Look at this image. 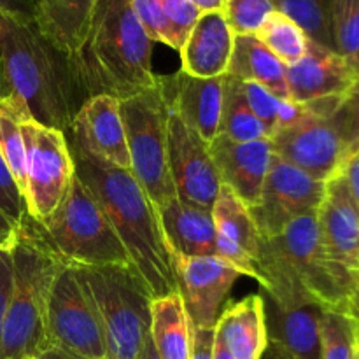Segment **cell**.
<instances>
[{
	"instance_id": "cell-1",
	"label": "cell",
	"mask_w": 359,
	"mask_h": 359,
	"mask_svg": "<svg viewBox=\"0 0 359 359\" xmlns=\"http://www.w3.org/2000/svg\"><path fill=\"white\" fill-rule=\"evenodd\" d=\"M76 177L90 191L125 245L133 269L151 297L177 293L172 252L161 230L158 210L126 168H119L65 135Z\"/></svg>"
},
{
	"instance_id": "cell-2",
	"label": "cell",
	"mask_w": 359,
	"mask_h": 359,
	"mask_svg": "<svg viewBox=\"0 0 359 359\" xmlns=\"http://www.w3.org/2000/svg\"><path fill=\"white\" fill-rule=\"evenodd\" d=\"M0 95L20 100L32 119L67 133L88 97L72 56L53 46L35 23L0 13Z\"/></svg>"
},
{
	"instance_id": "cell-3",
	"label": "cell",
	"mask_w": 359,
	"mask_h": 359,
	"mask_svg": "<svg viewBox=\"0 0 359 359\" xmlns=\"http://www.w3.org/2000/svg\"><path fill=\"white\" fill-rule=\"evenodd\" d=\"M258 283L280 309L319 304L326 311L347 312L354 276L337 265L323 245L318 212L294 219L283 233L263 241L258 255Z\"/></svg>"
},
{
	"instance_id": "cell-4",
	"label": "cell",
	"mask_w": 359,
	"mask_h": 359,
	"mask_svg": "<svg viewBox=\"0 0 359 359\" xmlns=\"http://www.w3.org/2000/svg\"><path fill=\"white\" fill-rule=\"evenodd\" d=\"M153 44L130 0H98L86 39L72 56L88 97L125 100L154 86Z\"/></svg>"
},
{
	"instance_id": "cell-5",
	"label": "cell",
	"mask_w": 359,
	"mask_h": 359,
	"mask_svg": "<svg viewBox=\"0 0 359 359\" xmlns=\"http://www.w3.org/2000/svg\"><path fill=\"white\" fill-rule=\"evenodd\" d=\"M13 293L0 344V359H37L51 347L48 305L53 284L67 265L49 245L41 223L27 216L14 231Z\"/></svg>"
},
{
	"instance_id": "cell-6",
	"label": "cell",
	"mask_w": 359,
	"mask_h": 359,
	"mask_svg": "<svg viewBox=\"0 0 359 359\" xmlns=\"http://www.w3.org/2000/svg\"><path fill=\"white\" fill-rule=\"evenodd\" d=\"M88 284L104 330L107 359H139L151 330V297L130 265L77 266Z\"/></svg>"
},
{
	"instance_id": "cell-7",
	"label": "cell",
	"mask_w": 359,
	"mask_h": 359,
	"mask_svg": "<svg viewBox=\"0 0 359 359\" xmlns=\"http://www.w3.org/2000/svg\"><path fill=\"white\" fill-rule=\"evenodd\" d=\"M41 226L53 251L67 265L133 266L112 224L77 177L51 217Z\"/></svg>"
},
{
	"instance_id": "cell-8",
	"label": "cell",
	"mask_w": 359,
	"mask_h": 359,
	"mask_svg": "<svg viewBox=\"0 0 359 359\" xmlns=\"http://www.w3.org/2000/svg\"><path fill=\"white\" fill-rule=\"evenodd\" d=\"M126 144L130 154V172L160 210L174 196L175 186L168 168V104L160 81L133 97L119 102Z\"/></svg>"
},
{
	"instance_id": "cell-9",
	"label": "cell",
	"mask_w": 359,
	"mask_h": 359,
	"mask_svg": "<svg viewBox=\"0 0 359 359\" xmlns=\"http://www.w3.org/2000/svg\"><path fill=\"white\" fill-rule=\"evenodd\" d=\"M25 140V202L28 216L46 223L69 191L76 167L65 133L41 125L32 116L21 119Z\"/></svg>"
},
{
	"instance_id": "cell-10",
	"label": "cell",
	"mask_w": 359,
	"mask_h": 359,
	"mask_svg": "<svg viewBox=\"0 0 359 359\" xmlns=\"http://www.w3.org/2000/svg\"><path fill=\"white\" fill-rule=\"evenodd\" d=\"M339 98L311 102L297 121L277 128L270 137L273 154L318 181L335 177L347 161L339 133L330 121Z\"/></svg>"
},
{
	"instance_id": "cell-11",
	"label": "cell",
	"mask_w": 359,
	"mask_h": 359,
	"mask_svg": "<svg viewBox=\"0 0 359 359\" xmlns=\"http://www.w3.org/2000/svg\"><path fill=\"white\" fill-rule=\"evenodd\" d=\"M48 337L51 346L83 358L107 359L100 316L77 266H63L53 284L48 305Z\"/></svg>"
},
{
	"instance_id": "cell-12",
	"label": "cell",
	"mask_w": 359,
	"mask_h": 359,
	"mask_svg": "<svg viewBox=\"0 0 359 359\" xmlns=\"http://www.w3.org/2000/svg\"><path fill=\"white\" fill-rule=\"evenodd\" d=\"M325 189L326 182L272 154L258 203L249 207L263 241L283 233L298 217L318 212Z\"/></svg>"
},
{
	"instance_id": "cell-13",
	"label": "cell",
	"mask_w": 359,
	"mask_h": 359,
	"mask_svg": "<svg viewBox=\"0 0 359 359\" xmlns=\"http://www.w3.org/2000/svg\"><path fill=\"white\" fill-rule=\"evenodd\" d=\"M168 168L179 198L212 210L221 181L209 142L168 107Z\"/></svg>"
},
{
	"instance_id": "cell-14",
	"label": "cell",
	"mask_w": 359,
	"mask_h": 359,
	"mask_svg": "<svg viewBox=\"0 0 359 359\" xmlns=\"http://www.w3.org/2000/svg\"><path fill=\"white\" fill-rule=\"evenodd\" d=\"M177 294L193 328H216L224 300L242 273L217 256H172Z\"/></svg>"
},
{
	"instance_id": "cell-15",
	"label": "cell",
	"mask_w": 359,
	"mask_h": 359,
	"mask_svg": "<svg viewBox=\"0 0 359 359\" xmlns=\"http://www.w3.org/2000/svg\"><path fill=\"white\" fill-rule=\"evenodd\" d=\"M212 219L217 258L230 263L242 276L258 280V255L263 238L249 207L224 184H221L212 205Z\"/></svg>"
},
{
	"instance_id": "cell-16",
	"label": "cell",
	"mask_w": 359,
	"mask_h": 359,
	"mask_svg": "<svg viewBox=\"0 0 359 359\" xmlns=\"http://www.w3.org/2000/svg\"><path fill=\"white\" fill-rule=\"evenodd\" d=\"M158 81L168 107L205 142H212L219 133L224 76L195 77L181 69L172 76H158Z\"/></svg>"
},
{
	"instance_id": "cell-17",
	"label": "cell",
	"mask_w": 359,
	"mask_h": 359,
	"mask_svg": "<svg viewBox=\"0 0 359 359\" xmlns=\"http://www.w3.org/2000/svg\"><path fill=\"white\" fill-rule=\"evenodd\" d=\"M318 226L330 258L354 276L359 266V212L342 172L326 181Z\"/></svg>"
},
{
	"instance_id": "cell-18",
	"label": "cell",
	"mask_w": 359,
	"mask_h": 359,
	"mask_svg": "<svg viewBox=\"0 0 359 359\" xmlns=\"http://www.w3.org/2000/svg\"><path fill=\"white\" fill-rule=\"evenodd\" d=\"M209 153L221 184L228 186L245 205L255 207L273 154L270 139L237 142L217 135L209 142Z\"/></svg>"
},
{
	"instance_id": "cell-19",
	"label": "cell",
	"mask_w": 359,
	"mask_h": 359,
	"mask_svg": "<svg viewBox=\"0 0 359 359\" xmlns=\"http://www.w3.org/2000/svg\"><path fill=\"white\" fill-rule=\"evenodd\" d=\"M359 70L337 51L309 42L304 58L286 67L290 100L311 104L323 98L340 97L358 79Z\"/></svg>"
},
{
	"instance_id": "cell-20",
	"label": "cell",
	"mask_w": 359,
	"mask_h": 359,
	"mask_svg": "<svg viewBox=\"0 0 359 359\" xmlns=\"http://www.w3.org/2000/svg\"><path fill=\"white\" fill-rule=\"evenodd\" d=\"M119 102L111 95L88 98L65 135L97 154L102 160L130 170V154Z\"/></svg>"
},
{
	"instance_id": "cell-21",
	"label": "cell",
	"mask_w": 359,
	"mask_h": 359,
	"mask_svg": "<svg viewBox=\"0 0 359 359\" xmlns=\"http://www.w3.org/2000/svg\"><path fill=\"white\" fill-rule=\"evenodd\" d=\"M269 342L286 351L293 359L321 358V318L326 311L319 304L280 309L262 293Z\"/></svg>"
},
{
	"instance_id": "cell-22",
	"label": "cell",
	"mask_w": 359,
	"mask_h": 359,
	"mask_svg": "<svg viewBox=\"0 0 359 359\" xmlns=\"http://www.w3.org/2000/svg\"><path fill=\"white\" fill-rule=\"evenodd\" d=\"M233 32L221 11L202 13L179 51L182 70L195 77L224 76L233 53Z\"/></svg>"
},
{
	"instance_id": "cell-23",
	"label": "cell",
	"mask_w": 359,
	"mask_h": 359,
	"mask_svg": "<svg viewBox=\"0 0 359 359\" xmlns=\"http://www.w3.org/2000/svg\"><path fill=\"white\" fill-rule=\"evenodd\" d=\"M158 217L172 256H216L212 210L174 196L158 210Z\"/></svg>"
},
{
	"instance_id": "cell-24",
	"label": "cell",
	"mask_w": 359,
	"mask_h": 359,
	"mask_svg": "<svg viewBox=\"0 0 359 359\" xmlns=\"http://www.w3.org/2000/svg\"><path fill=\"white\" fill-rule=\"evenodd\" d=\"M216 337L235 359H262L269 346L262 294H251L224 307Z\"/></svg>"
},
{
	"instance_id": "cell-25",
	"label": "cell",
	"mask_w": 359,
	"mask_h": 359,
	"mask_svg": "<svg viewBox=\"0 0 359 359\" xmlns=\"http://www.w3.org/2000/svg\"><path fill=\"white\" fill-rule=\"evenodd\" d=\"M98 0H35L34 23L60 51L74 56L86 39Z\"/></svg>"
},
{
	"instance_id": "cell-26",
	"label": "cell",
	"mask_w": 359,
	"mask_h": 359,
	"mask_svg": "<svg viewBox=\"0 0 359 359\" xmlns=\"http://www.w3.org/2000/svg\"><path fill=\"white\" fill-rule=\"evenodd\" d=\"M228 76L242 83H256L277 98H290L286 65L256 35H235Z\"/></svg>"
},
{
	"instance_id": "cell-27",
	"label": "cell",
	"mask_w": 359,
	"mask_h": 359,
	"mask_svg": "<svg viewBox=\"0 0 359 359\" xmlns=\"http://www.w3.org/2000/svg\"><path fill=\"white\" fill-rule=\"evenodd\" d=\"M149 335L161 359H189L191 325L177 293L153 298Z\"/></svg>"
},
{
	"instance_id": "cell-28",
	"label": "cell",
	"mask_w": 359,
	"mask_h": 359,
	"mask_svg": "<svg viewBox=\"0 0 359 359\" xmlns=\"http://www.w3.org/2000/svg\"><path fill=\"white\" fill-rule=\"evenodd\" d=\"M237 142H255L270 139L266 126L252 114L242 93V81L224 74L223 107H221L219 133Z\"/></svg>"
},
{
	"instance_id": "cell-29",
	"label": "cell",
	"mask_w": 359,
	"mask_h": 359,
	"mask_svg": "<svg viewBox=\"0 0 359 359\" xmlns=\"http://www.w3.org/2000/svg\"><path fill=\"white\" fill-rule=\"evenodd\" d=\"M256 37L286 67L300 62L307 53L309 42H311V39L291 18L279 13V11H273L266 18Z\"/></svg>"
},
{
	"instance_id": "cell-30",
	"label": "cell",
	"mask_w": 359,
	"mask_h": 359,
	"mask_svg": "<svg viewBox=\"0 0 359 359\" xmlns=\"http://www.w3.org/2000/svg\"><path fill=\"white\" fill-rule=\"evenodd\" d=\"M276 9L294 21L316 44L335 51L332 0H273Z\"/></svg>"
},
{
	"instance_id": "cell-31",
	"label": "cell",
	"mask_w": 359,
	"mask_h": 359,
	"mask_svg": "<svg viewBox=\"0 0 359 359\" xmlns=\"http://www.w3.org/2000/svg\"><path fill=\"white\" fill-rule=\"evenodd\" d=\"M359 347L356 325L347 312L325 311L321 318V358L354 359Z\"/></svg>"
},
{
	"instance_id": "cell-32",
	"label": "cell",
	"mask_w": 359,
	"mask_h": 359,
	"mask_svg": "<svg viewBox=\"0 0 359 359\" xmlns=\"http://www.w3.org/2000/svg\"><path fill=\"white\" fill-rule=\"evenodd\" d=\"M335 51L359 70V0H332Z\"/></svg>"
},
{
	"instance_id": "cell-33",
	"label": "cell",
	"mask_w": 359,
	"mask_h": 359,
	"mask_svg": "<svg viewBox=\"0 0 359 359\" xmlns=\"http://www.w3.org/2000/svg\"><path fill=\"white\" fill-rule=\"evenodd\" d=\"M330 121L335 126L346 158L349 160L359 151V76L349 90L340 95L335 109L330 114Z\"/></svg>"
},
{
	"instance_id": "cell-34",
	"label": "cell",
	"mask_w": 359,
	"mask_h": 359,
	"mask_svg": "<svg viewBox=\"0 0 359 359\" xmlns=\"http://www.w3.org/2000/svg\"><path fill=\"white\" fill-rule=\"evenodd\" d=\"M273 11V0H224L221 13L233 35H256Z\"/></svg>"
},
{
	"instance_id": "cell-35",
	"label": "cell",
	"mask_w": 359,
	"mask_h": 359,
	"mask_svg": "<svg viewBox=\"0 0 359 359\" xmlns=\"http://www.w3.org/2000/svg\"><path fill=\"white\" fill-rule=\"evenodd\" d=\"M160 6L170 28V48L181 51L202 11L191 0H160Z\"/></svg>"
},
{
	"instance_id": "cell-36",
	"label": "cell",
	"mask_w": 359,
	"mask_h": 359,
	"mask_svg": "<svg viewBox=\"0 0 359 359\" xmlns=\"http://www.w3.org/2000/svg\"><path fill=\"white\" fill-rule=\"evenodd\" d=\"M0 212L14 224L20 226L21 221L28 216L27 202L20 184L14 179L13 172L7 167L6 160L0 154Z\"/></svg>"
},
{
	"instance_id": "cell-37",
	"label": "cell",
	"mask_w": 359,
	"mask_h": 359,
	"mask_svg": "<svg viewBox=\"0 0 359 359\" xmlns=\"http://www.w3.org/2000/svg\"><path fill=\"white\" fill-rule=\"evenodd\" d=\"M242 93H244V98L252 114L266 126L270 137H272L277 130V121H279L280 98H277L266 88L256 83H242Z\"/></svg>"
},
{
	"instance_id": "cell-38",
	"label": "cell",
	"mask_w": 359,
	"mask_h": 359,
	"mask_svg": "<svg viewBox=\"0 0 359 359\" xmlns=\"http://www.w3.org/2000/svg\"><path fill=\"white\" fill-rule=\"evenodd\" d=\"M130 6L153 42H163L170 46V28L161 11L160 0H130Z\"/></svg>"
},
{
	"instance_id": "cell-39",
	"label": "cell",
	"mask_w": 359,
	"mask_h": 359,
	"mask_svg": "<svg viewBox=\"0 0 359 359\" xmlns=\"http://www.w3.org/2000/svg\"><path fill=\"white\" fill-rule=\"evenodd\" d=\"M13 242V241H11ZM9 244H0V344H2V330L6 321L7 307L13 293V252Z\"/></svg>"
},
{
	"instance_id": "cell-40",
	"label": "cell",
	"mask_w": 359,
	"mask_h": 359,
	"mask_svg": "<svg viewBox=\"0 0 359 359\" xmlns=\"http://www.w3.org/2000/svg\"><path fill=\"white\" fill-rule=\"evenodd\" d=\"M216 328H193L189 359H214Z\"/></svg>"
},
{
	"instance_id": "cell-41",
	"label": "cell",
	"mask_w": 359,
	"mask_h": 359,
	"mask_svg": "<svg viewBox=\"0 0 359 359\" xmlns=\"http://www.w3.org/2000/svg\"><path fill=\"white\" fill-rule=\"evenodd\" d=\"M34 9L35 0H0V13L25 23L34 21Z\"/></svg>"
},
{
	"instance_id": "cell-42",
	"label": "cell",
	"mask_w": 359,
	"mask_h": 359,
	"mask_svg": "<svg viewBox=\"0 0 359 359\" xmlns=\"http://www.w3.org/2000/svg\"><path fill=\"white\" fill-rule=\"evenodd\" d=\"M340 172H342L344 179H346L347 188H349V193L353 196L359 212V151L346 161V165H344V168Z\"/></svg>"
},
{
	"instance_id": "cell-43",
	"label": "cell",
	"mask_w": 359,
	"mask_h": 359,
	"mask_svg": "<svg viewBox=\"0 0 359 359\" xmlns=\"http://www.w3.org/2000/svg\"><path fill=\"white\" fill-rule=\"evenodd\" d=\"M347 314H349V318L353 319L354 325H356L359 337V266L356 272H354V286L353 293H351L349 297V304H347Z\"/></svg>"
},
{
	"instance_id": "cell-44",
	"label": "cell",
	"mask_w": 359,
	"mask_h": 359,
	"mask_svg": "<svg viewBox=\"0 0 359 359\" xmlns=\"http://www.w3.org/2000/svg\"><path fill=\"white\" fill-rule=\"evenodd\" d=\"M37 359H88V358L79 356V354H76V353H70V351L62 349V347L51 346V347H48L44 353L39 354Z\"/></svg>"
},
{
	"instance_id": "cell-45",
	"label": "cell",
	"mask_w": 359,
	"mask_h": 359,
	"mask_svg": "<svg viewBox=\"0 0 359 359\" xmlns=\"http://www.w3.org/2000/svg\"><path fill=\"white\" fill-rule=\"evenodd\" d=\"M18 226H14L2 212H0V244H9L14 237V231Z\"/></svg>"
},
{
	"instance_id": "cell-46",
	"label": "cell",
	"mask_w": 359,
	"mask_h": 359,
	"mask_svg": "<svg viewBox=\"0 0 359 359\" xmlns=\"http://www.w3.org/2000/svg\"><path fill=\"white\" fill-rule=\"evenodd\" d=\"M262 359H293V358H291L290 354L286 353V351L280 349L279 346L269 342V346H266V349H265V353H263Z\"/></svg>"
},
{
	"instance_id": "cell-47",
	"label": "cell",
	"mask_w": 359,
	"mask_h": 359,
	"mask_svg": "<svg viewBox=\"0 0 359 359\" xmlns=\"http://www.w3.org/2000/svg\"><path fill=\"white\" fill-rule=\"evenodd\" d=\"M196 7H198L202 13H207V11H221L223 9L224 0H191Z\"/></svg>"
},
{
	"instance_id": "cell-48",
	"label": "cell",
	"mask_w": 359,
	"mask_h": 359,
	"mask_svg": "<svg viewBox=\"0 0 359 359\" xmlns=\"http://www.w3.org/2000/svg\"><path fill=\"white\" fill-rule=\"evenodd\" d=\"M139 359H161L160 356H158L156 349H154L151 335H147L146 340H144V346H142V351H140V354H139Z\"/></svg>"
},
{
	"instance_id": "cell-49",
	"label": "cell",
	"mask_w": 359,
	"mask_h": 359,
	"mask_svg": "<svg viewBox=\"0 0 359 359\" xmlns=\"http://www.w3.org/2000/svg\"><path fill=\"white\" fill-rule=\"evenodd\" d=\"M214 359H235L230 353H228V349L223 346V342H221L217 337L216 340H214Z\"/></svg>"
},
{
	"instance_id": "cell-50",
	"label": "cell",
	"mask_w": 359,
	"mask_h": 359,
	"mask_svg": "<svg viewBox=\"0 0 359 359\" xmlns=\"http://www.w3.org/2000/svg\"><path fill=\"white\" fill-rule=\"evenodd\" d=\"M354 359H359V347H358V353H356V358H354Z\"/></svg>"
}]
</instances>
